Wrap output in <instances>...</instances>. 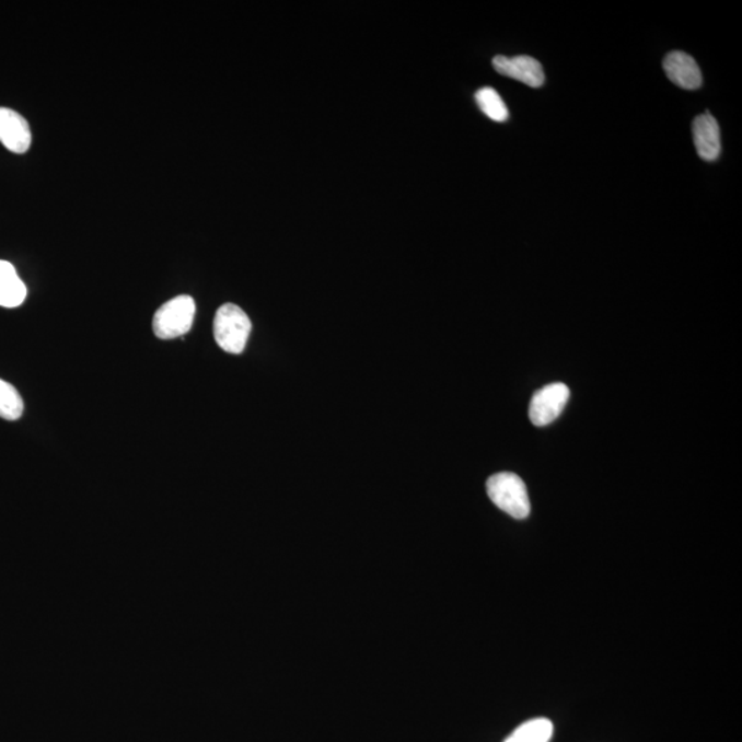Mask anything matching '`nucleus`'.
Returning <instances> with one entry per match:
<instances>
[{"label":"nucleus","mask_w":742,"mask_h":742,"mask_svg":"<svg viewBox=\"0 0 742 742\" xmlns=\"http://www.w3.org/2000/svg\"><path fill=\"white\" fill-rule=\"evenodd\" d=\"M569 395V389L566 384L554 383L545 386L532 396L530 405V419L535 427H546L556 421L561 416L566 407Z\"/></svg>","instance_id":"nucleus-4"},{"label":"nucleus","mask_w":742,"mask_h":742,"mask_svg":"<svg viewBox=\"0 0 742 742\" xmlns=\"http://www.w3.org/2000/svg\"><path fill=\"white\" fill-rule=\"evenodd\" d=\"M553 723L546 718L531 719L520 724L503 742H548L553 737Z\"/></svg>","instance_id":"nucleus-10"},{"label":"nucleus","mask_w":742,"mask_h":742,"mask_svg":"<svg viewBox=\"0 0 742 742\" xmlns=\"http://www.w3.org/2000/svg\"><path fill=\"white\" fill-rule=\"evenodd\" d=\"M487 494L495 507L512 515L513 519L524 520L531 513L529 491L523 478L514 473H498L488 478Z\"/></svg>","instance_id":"nucleus-1"},{"label":"nucleus","mask_w":742,"mask_h":742,"mask_svg":"<svg viewBox=\"0 0 742 742\" xmlns=\"http://www.w3.org/2000/svg\"><path fill=\"white\" fill-rule=\"evenodd\" d=\"M252 332V322L245 311L235 304H223L213 321V336L223 351L239 355L244 352Z\"/></svg>","instance_id":"nucleus-2"},{"label":"nucleus","mask_w":742,"mask_h":742,"mask_svg":"<svg viewBox=\"0 0 742 742\" xmlns=\"http://www.w3.org/2000/svg\"><path fill=\"white\" fill-rule=\"evenodd\" d=\"M693 137L698 155L706 161H715L720 154V130L715 117L706 113L693 121Z\"/></svg>","instance_id":"nucleus-8"},{"label":"nucleus","mask_w":742,"mask_h":742,"mask_svg":"<svg viewBox=\"0 0 742 742\" xmlns=\"http://www.w3.org/2000/svg\"><path fill=\"white\" fill-rule=\"evenodd\" d=\"M24 413L23 397L8 381L0 380V418L18 421Z\"/></svg>","instance_id":"nucleus-12"},{"label":"nucleus","mask_w":742,"mask_h":742,"mask_svg":"<svg viewBox=\"0 0 742 742\" xmlns=\"http://www.w3.org/2000/svg\"><path fill=\"white\" fill-rule=\"evenodd\" d=\"M26 287L12 263L0 260V306L15 309L24 303Z\"/></svg>","instance_id":"nucleus-9"},{"label":"nucleus","mask_w":742,"mask_h":742,"mask_svg":"<svg viewBox=\"0 0 742 742\" xmlns=\"http://www.w3.org/2000/svg\"><path fill=\"white\" fill-rule=\"evenodd\" d=\"M0 142L10 152L23 154L28 152L32 134L28 121L20 113L0 107Z\"/></svg>","instance_id":"nucleus-6"},{"label":"nucleus","mask_w":742,"mask_h":742,"mask_svg":"<svg viewBox=\"0 0 742 742\" xmlns=\"http://www.w3.org/2000/svg\"><path fill=\"white\" fill-rule=\"evenodd\" d=\"M196 316V303L190 295H177L155 311L154 335L161 340L183 337L190 332Z\"/></svg>","instance_id":"nucleus-3"},{"label":"nucleus","mask_w":742,"mask_h":742,"mask_svg":"<svg viewBox=\"0 0 742 742\" xmlns=\"http://www.w3.org/2000/svg\"><path fill=\"white\" fill-rule=\"evenodd\" d=\"M666 78L677 88L697 90L702 88L703 77L695 58L682 51H672L664 58Z\"/></svg>","instance_id":"nucleus-7"},{"label":"nucleus","mask_w":742,"mask_h":742,"mask_svg":"<svg viewBox=\"0 0 742 742\" xmlns=\"http://www.w3.org/2000/svg\"><path fill=\"white\" fill-rule=\"evenodd\" d=\"M476 102L484 115L494 121L503 123L508 120L509 111L505 105L501 95L491 88H484L476 93Z\"/></svg>","instance_id":"nucleus-11"},{"label":"nucleus","mask_w":742,"mask_h":742,"mask_svg":"<svg viewBox=\"0 0 742 742\" xmlns=\"http://www.w3.org/2000/svg\"><path fill=\"white\" fill-rule=\"evenodd\" d=\"M495 71L502 77L519 80L530 88H541L545 83V71L540 61L529 56L505 57L498 56L492 59Z\"/></svg>","instance_id":"nucleus-5"}]
</instances>
